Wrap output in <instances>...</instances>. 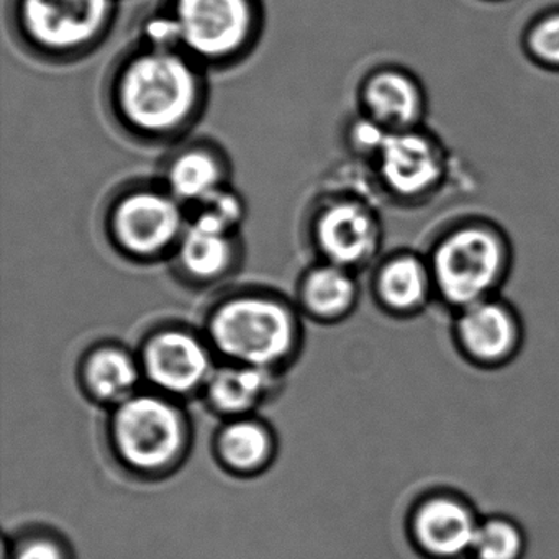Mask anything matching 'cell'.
Wrapping results in <instances>:
<instances>
[{"instance_id": "obj_1", "label": "cell", "mask_w": 559, "mask_h": 559, "mask_svg": "<svg viewBox=\"0 0 559 559\" xmlns=\"http://www.w3.org/2000/svg\"><path fill=\"white\" fill-rule=\"evenodd\" d=\"M204 84L194 60L176 48L135 51L117 73L114 106L123 126L150 139L181 132L198 116Z\"/></svg>"}, {"instance_id": "obj_2", "label": "cell", "mask_w": 559, "mask_h": 559, "mask_svg": "<svg viewBox=\"0 0 559 559\" xmlns=\"http://www.w3.org/2000/svg\"><path fill=\"white\" fill-rule=\"evenodd\" d=\"M257 25L254 0H171L168 17L152 24V45L224 63L250 47Z\"/></svg>"}, {"instance_id": "obj_3", "label": "cell", "mask_w": 559, "mask_h": 559, "mask_svg": "<svg viewBox=\"0 0 559 559\" xmlns=\"http://www.w3.org/2000/svg\"><path fill=\"white\" fill-rule=\"evenodd\" d=\"M296 326L283 304L263 297H238L215 310L211 320L214 345L243 366L266 369L286 358Z\"/></svg>"}, {"instance_id": "obj_4", "label": "cell", "mask_w": 559, "mask_h": 559, "mask_svg": "<svg viewBox=\"0 0 559 559\" xmlns=\"http://www.w3.org/2000/svg\"><path fill=\"white\" fill-rule=\"evenodd\" d=\"M114 0H15L19 34L40 53L68 57L90 50L106 35Z\"/></svg>"}, {"instance_id": "obj_5", "label": "cell", "mask_w": 559, "mask_h": 559, "mask_svg": "<svg viewBox=\"0 0 559 559\" xmlns=\"http://www.w3.org/2000/svg\"><path fill=\"white\" fill-rule=\"evenodd\" d=\"M502 241L484 227H464L448 235L433 254L435 283L448 302L469 307L484 300L502 273Z\"/></svg>"}, {"instance_id": "obj_6", "label": "cell", "mask_w": 559, "mask_h": 559, "mask_svg": "<svg viewBox=\"0 0 559 559\" xmlns=\"http://www.w3.org/2000/svg\"><path fill=\"white\" fill-rule=\"evenodd\" d=\"M114 441L123 461L140 471L169 466L185 448V421L175 405L155 395H132L114 415Z\"/></svg>"}, {"instance_id": "obj_7", "label": "cell", "mask_w": 559, "mask_h": 559, "mask_svg": "<svg viewBox=\"0 0 559 559\" xmlns=\"http://www.w3.org/2000/svg\"><path fill=\"white\" fill-rule=\"evenodd\" d=\"M110 230L123 250L152 257L185 234L181 202L168 189L136 188L117 199Z\"/></svg>"}, {"instance_id": "obj_8", "label": "cell", "mask_w": 559, "mask_h": 559, "mask_svg": "<svg viewBox=\"0 0 559 559\" xmlns=\"http://www.w3.org/2000/svg\"><path fill=\"white\" fill-rule=\"evenodd\" d=\"M376 158L381 181L399 198L428 194L443 178L437 145L417 129L389 133Z\"/></svg>"}, {"instance_id": "obj_9", "label": "cell", "mask_w": 559, "mask_h": 559, "mask_svg": "<svg viewBox=\"0 0 559 559\" xmlns=\"http://www.w3.org/2000/svg\"><path fill=\"white\" fill-rule=\"evenodd\" d=\"M145 372L153 384L171 394H188L211 379V356L205 346L181 330H166L146 343Z\"/></svg>"}, {"instance_id": "obj_10", "label": "cell", "mask_w": 559, "mask_h": 559, "mask_svg": "<svg viewBox=\"0 0 559 559\" xmlns=\"http://www.w3.org/2000/svg\"><path fill=\"white\" fill-rule=\"evenodd\" d=\"M316 240L330 263L355 266L378 247V222L361 202L335 201L317 215Z\"/></svg>"}, {"instance_id": "obj_11", "label": "cell", "mask_w": 559, "mask_h": 559, "mask_svg": "<svg viewBox=\"0 0 559 559\" xmlns=\"http://www.w3.org/2000/svg\"><path fill=\"white\" fill-rule=\"evenodd\" d=\"M361 104L368 119L385 132H407L420 126L427 109L420 83L407 71L384 68L366 78Z\"/></svg>"}, {"instance_id": "obj_12", "label": "cell", "mask_w": 559, "mask_h": 559, "mask_svg": "<svg viewBox=\"0 0 559 559\" xmlns=\"http://www.w3.org/2000/svg\"><path fill=\"white\" fill-rule=\"evenodd\" d=\"M477 525L473 513L453 499L428 500L415 516V533L427 551L456 556L473 548Z\"/></svg>"}, {"instance_id": "obj_13", "label": "cell", "mask_w": 559, "mask_h": 559, "mask_svg": "<svg viewBox=\"0 0 559 559\" xmlns=\"http://www.w3.org/2000/svg\"><path fill=\"white\" fill-rule=\"evenodd\" d=\"M464 349L480 361H499L515 348L519 340L515 320L499 304L480 302L464 307L457 323Z\"/></svg>"}, {"instance_id": "obj_14", "label": "cell", "mask_w": 559, "mask_h": 559, "mask_svg": "<svg viewBox=\"0 0 559 559\" xmlns=\"http://www.w3.org/2000/svg\"><path fill=\"white\" fill-rule=\"evenodd\" d=\"M225 165L209 146H189L173 156L166 169V189L186 204H198L224 188Z\"/></svg>"}, {"instance_id": "obj_15", "label": "cell", "mask_w": 559, "mask_h": 559, "mask_svg": "<svg viewBox=\"0 0 559 559\" xmlns=\"http://www.w3.org/2000/svg\"><path fill=\"white\" fill-rule=\"evenodd\" d=\"M230 235L192 222L182 234L179 247L185 270L199 280H211L224 273L231 260Z\"/></svg>"}, {"instance_id": "obj_16", "label": "cell", "mask_w": 559, "mask_h": 559, "mask_svg": "<svg viewBox=\"0 0 559 559\" xmlns=\"http://www.w3.org/2000/svg\"><path fill=\"white\" fill-rule=\"evenodd\" d=\"M86 382L97 399L126 402L139 384V368L122 349L104 348L87 359Z\"/></svg>"}, {"instance_id": "obj_17", "label": "cell", "mask_w": 559, "mask_h": 559, "mask_svg": "<svg viewBox=\"0 0 559 559\" xmlns=\"http://www.w3.org/2000/svg\"><path fill=\"white\" fill-rule=\"evenodd\" d=\"M267 384L270 378L261 368L240 365L221 369L209 379V399L218 411L241 414L263 397Z\"/></svg>"}, {"instance_id": "obj_18", "label": "cell", "mask_w": 559, "mask_h": 559, "mask_svg": "<svg viewBox=\"0 0 559 559\" xmlns=\"http://www.w3.org/2000/svg\"><path fill=\"white\" fill-rule=\"evenodd\" d=\"M379 294L395 310H411L420 306L430 289L428 270L414 257H401L382 267L379 274Z\"/></svg>"}, {"instance_id": "obj_19", "label": "cell", "mask_w": 559, "mask_h": 559, "mask_svg": "<svg viewBox=\"0 0 559 559\" xmlns=\"http://www.w3.org/2000/svg\"><path fill=\"white\" fill-rule=\"evenodd\" d=\"M304 302L310 312L325 319L345 313L355 302L356 286L345 267L330 264L317 267L304 283Z\"/></svg>"}, {"instance_id": "obj_20", "label": "cell", "mask_w": 559, "mask_h": 559, "mask_svg": "<svg viewBox=\"0 0 559 559\" xmlns=\"http://www.w3.org/2000/svg\"><path fill=\"white\" fill-rule=\"evenodd\" d=\"M218 450L228 466L253 471L263 466L271 453L270 433L257 421H234L222 431Z\"/></svg>"}, {"instance_id": "obj_21", "label": "cell", "mask_w": 559, "mask_h": 559, "mask_svg": "<svg viewBox=\"0 0 559 559\" xmlns=\"http://www.w3.org/2000/svg\"><path fill=\"white\" fill-rule=\"evenodd\" d=\"M522 535L506 520H490L479 525L473 549L479 559H516L522 551Z\"/></svg>"}, {"instance_id": "obj_22", "label": "cell", "mask_w": 559, "mask_h": 559, "mask_svg": "<svg viewBox=\"0 0 559 559\" xmlns=\"http://www.w3.org/2000/svg\"><path fill=\"white\" fill-rule=\"evenodd\" d=\"M525 50L539 67L559 71V11L542 15L530 25Z\"/></svg>"}, {"instance_id": "obj_23", "label": "cell", "mask_w": 559, "mask_h": 559, "mask_svg": "<svg viewBox=\"0 0 559 559\" xmlns=\"http://www.w3.org/2000/svg\"><path fill=\"white\" fill-rule=\"evenodd\" d=\"M194 205L195 215L192 222L207 225V227L225 231V234H231L243 215V205H241L240 199L225 188L218 189L217 192Z\"/></svg>"}, {"instance_id": "obj_24", "label": "cell", "mask_w": 559, "mask_h": 559, "mask_svg": "<svg viewBox=\"0 0 559 559\" xmlns=\"http://www.w3.org/2000/svg\"><path fill=\"white\" fill-rule=\"evenodd\" d=\"M17 559H63L60 549L47 539H35L19 552Z\"/></svg>"}]
</instances>
